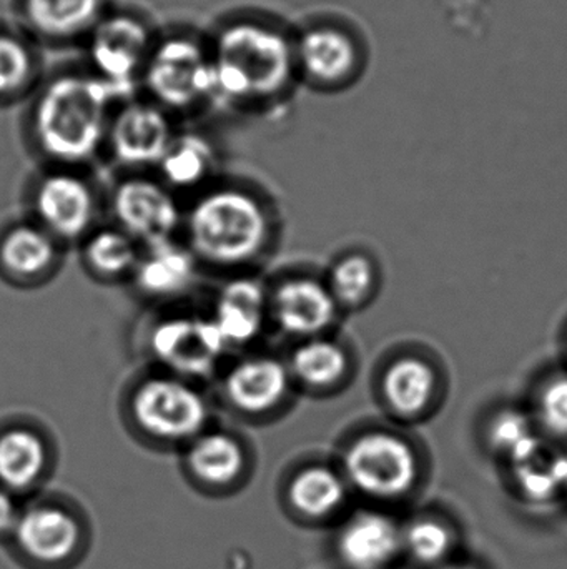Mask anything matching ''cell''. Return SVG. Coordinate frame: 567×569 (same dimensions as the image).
<instances>
[{
  "instance_id": "6",
  "label": "cell",
  "mask_w": 567,
  "mask_h": 569,
  "mask_svg": "<svg viewBox=\"0 0 567 569\" xmlns=\"http://www.w3.org/2000/svg\"><path fill=\"white\" fill-rule=\"evenodd\" d=\"M146 350L163 373L199 385L219 377L230 355L212 318L192 311L159 318L146 333Z\"/></svg>"
},
{
  "instance_id": "23",
  "label": "cell",
  "mask_w": 567,
  "mask_h": 569,
  "mask_svg": "<svg viewBox=\"0 0 567 569\" xmlns=\"http://www.w3.org/2000/svg\"><path fill=\"white\" fill-rule=\"evenodd\" d=\"M50 445L29 425H13L0 431V487L13 495L27 493L49 473Z\"/></svg>"
},
{
  "instance_id": "11",
  "label": "cell",
  "mask_w": 567,
  "mask_h": 569,
  "mask_svg": "<svg viewBox=\"0 0 567 569\" xmlns=\"http://www.w3.org/2000/svg\"><path fill=\"white\" fill-rule=\"evenodd\" d=\"M342 313L323 277L290 273L269 284L270 327L295 343L332 335Z\"/></svg>"
},
{
  "instance_id": "4",
  "label": "cell",
  "mask_w": 567,
  "mask_h": 569,
  "mask_svg": "<svg viewBox=\"0 0 567 569\" xmlns=\"http://www.w3.org/2000/svg\"><path fill=\"white\" fill-rule=\"evenodd\" d=\"M125 413L140 437L162 447H186L212 420L209 398L199 383L160 370L132 385Z\"/></svg>"
},
{
  "instance_id": "16",
  "label": "cell",
  "mask_w": 567,
  "mask_h": 569,
  "mask_svg": "<svg viewBox=\"0 0 567 569\" xmlns=\"http://www.w3.org/2000/svg\"><path fill=\"white\" fill-rule=\"evenodd\" d=\"M175 133L165 109L149 102L126 103L109 123L107 142L113 159L130 170L159 167Z\"/></svg>"
},
{
  "instance_id": "12",
  "label": "cell",
  "mask_w": 567,
  "mask_h": 569,
  "mask_svg": "<svg viewBox=\"0 0 567 569\" xmlns=\"http://www.w3.org/2000/svg\"><path fill=\"white\" fill-rule=\"evenodd\" d=\"M296 67L316 86L343 89L352 86L368 66V42L355 27L320 23L300 37Z\"/></svg>"
},
{
  "instance_id": "22",
  "label": "cell",
  "mask_w": 567,
  "mask_h": 569,
  "mask_svg": "<svg viewBox=\"0 0 567 569\" xmlns=\"http://www.w3.org/2000/svg\"><path fill=\"white\" fill-rule=\"evenodd\" d=\"M60 253L62 243L39 223H17L0 239V269L19 283L43 282L59 267Z\"/></svg>"
},
{
  "instance_id": "27",
  "label": "cell",
  "mask_w": 567,
  "mask_h": 569,
  "mask_svg": "<svg viewBox=\"0 0 567 569\" xmlns=\"http://www.w3.org/2000/svg\"><path fill=\"white\" fill-rule=\"evenodd\" d=\"M342 311L362 310L375 300L379 290V270L363 252L338 257L323 277Z\"/></svg>"
},
{
  "instance_id": "32",
  "label": "cell",
  "mask_w": 567,
  "mask_h": 569,
  "mask_svg": "<svg viewBox=\"0 0 567 569\" xmlns=\"http://www.w3.org/2000/svg\"><path fill=\"white\" fill-rule=\"evenodd\" d=\"M32 69L29 49L13 37L0 36V96L22 89Z\"/></svg>"
},
{
  "instance_id": "19",
  "label": "cell",
  "mask_w": 567,
  "mask_h": 569,
  "mask_svg": "<svg viewBox=\"0 0 567 569\" xmlns=\"http://www.w3.org/2000/svg\"><path fill=\"white\" fill-rule=\"evenodd\" d=\"M200 262L186 243L176 239L143 247L132 279L135 290L153 301L185 297L199 279Z\"/></svg>"
},
{
  "instance_id": "7",
  "label": "cell",
  "mask_w": 567,
  "mask_h": 569,
  "mask_svg": "<svg viewBox=\"0 0 567 569\" xmlns=\"http://www.w3.org/2000/svg\"><path fill=\"white\" fill-rule=\"evenodd\" d=\"M219 377L226 407L250 421L275 417L285 410L296 390L285 358L266 351L236 358Z\"/></svg>"
},
{
  "instance_id": "13",
  "label": "cell",
  "mask_w": 567,
  "mask_h": 569,
  "mask_svg": "<svg viewBox=\"0 0 567 569\" xmlns=\"http://www.w3.org/2000/svg\"><path fill=\"white\" fill-rule=\"evenodd\" d=\"M149 29L135 17L113 16L100 19L90 32L89 56L99 79L129 93L136 73L143 72L153 50Z\"/></svg>"
},
{
  "instance_id": "10",
  "label": "cell",
  "mask_w": 567,
  "mask_h": 569,
  "mask_svg": "<svg viewBox=\"0 0 567 569\" xmlns=\"http://www.w3.org/2000/svg\"><path fill=\"white\" fill-rule=\"evenodd\" d=\"M32 212L43 230L60 243L83 240L95 229L99 200L92 183L73 169L43 173L32 190Z\"/></svg>"
},
{
  "instance_id": "18",
  "label": "cell",
  "mask_w": 567,
  "mask_h": 569,
  "mask_svg": "<svg viewBox=\"0 0 567 569\" xmlns=\"http://www.w3.org/2000/svg\"><path fill=\"white\" fill-rule=\"evenodd\" d=\"M186 473L206 490H230L249 471V448L239 435L219 428H206L183 447Z\"/></svg>"
},
{
  "instance_id": "8",
  "label": "cell",
  "mask_w": 567,
  "mask_h": 569,
  "mask_svg": "<svg viewBox=\"0 0 567 569\" xmlns=\"http://www.w3.org/2000/svg\"><path fill=\"white\" fill-rule=\"evenodd\" d=\"M143 76L162 109L185 110L213 97L212 56L186 37L153 47Z\"/></svg>"
},
{
  "instance_id": "17",
  "label": "cell",
  "mask_w": 567,
  "mask_h": 569,
  "mask_svg": "<svg viewBox=\"0 0 567 569\" xmlns=\"http://www.w3.org/2000/svg\"><path fill=\"white\" fill-rule=\"evenodd\" d=\"M209 317L230 353L252 347L270 327L269 284L259 277L236 272L220 284Z\"/></svg>"
},
{
  "instance_id": "21",
  "label": "cell",
  "mask_w": 567,
  "mask_h": 569,
  "mask_svg": "<svg viewBox=\"0 0 567 569\" xmlns=\"http://www.w3.org/2000/svg\"><path fill=\"white\" fill-rule=\"evenodd\" d=\"M402 550V528L379 511L356 513L336 538L340 560L348 569H385Z\"/></svg>"
},
{
  "instance_id": "9",
  "label": "cell",
  "mask_w": 567,
  "mask_h": 569,
  "mask_svg": "<svg viewBox=\"0 0 567 569\" xmlns=\"http://www.w3.org/2000/svg\"><path fill=\"white\" fill-rule=\"evenodd\" d=\"M110 209L115 227L142 249L175 239L185 216L173 190L160 179L143 176L120 180L112 190Z\"/></svg>"
},
{
  "instance_id": "28",
  "label": "cell",
  "mask_w": 567,
  "mask_h": 569,
  "mask_svg": "<svg viewBox=\"0 0 567 569\" xmlns=\"http://www.w3.org/2000/svg\"><path fill=\"white\" fill-rule=\"evenodd\" d=\"M103 0H26L30 23L43 36L69 39L92 32L102 19Z\"/></svg>"
},
{
  "instance_id": "34",
  "label": "cell",
  "mask_w": 567,
  "mask_h": 569,
  "mask_svg": "<svg viewBox=\"0 0 567 569\" xmlns=\"http://www.w3.org/2000/svg\"><path fill=\"white\" fill-rule=\"evenodd\" d=\"M561 480H563V488L567 490V453L565 457H561Z\"/></svg>"
},
{
  "instance_id": "14",
  "label": "cell",
  "mask_w": 567,
  "mask_h": 569,
  "mask_svg": "<svg viewBox=\"0 0 567 569\" xmlns=\"http://www.w3.org/2000/svg\"><path fill=\"white\" fill-rule=\"evenodd\" d=\"M443 390L445 381L438 367L418 353L398 355L379 375L383 408L403 423L428 420L439 407Z\"/></svg>"
},
{
  "instance_id": "25",
  "label": "cell",
  "mask_w": 567,
  "mask_h": 569,
  "mask_svg": "<svg viewBox=\"0 0 567 569\" xmlns=\"http://www.w3.org/2000/svg\"><path fill=\"white\" fill-rule=\"evenodd\" d=\"M142 247L119 227L93 229L82 240V262L90 276L103 282L130 279Z\"/></svg>"
},
{
  "instance_id": "33",
  "label": "cell",
  "mask_w": 567,
  "mask_h": 569,
  "mask_svg": "<svg viewBox=\"0 0 567 569\" xmlns=\"http://www.w3.org/2000/svg\"><path fill=\"white\" fill-rule=\"evenodd\" d=\"M22 510L23 508H20L19 500H17V495L0 487V541H10Z\"/></svg>"
},
{
  "instance_id": "31",
  "label": "cell",
  "mask_w": 567,
  "mask_h": 569,
  "mask_svg": "<svg viewBox=\"0 0 567 569\" xmlns=\"http://www.w3.org/2000/svg\"><path fill=\"white\" fill-rule=\"evenodd\" d=\"M536 427L549 437L567 438V373L553 375L539 387L535 401Z\"/></svg>"
},
{
  "instance_id": "15",
  "label": "cell",
  "mask_w": 567,
  "mask_h": 569,
  "mask_svg": "<svg viewBox=\"0 0 567 569\" xmlns=\"http://www.w3.org/2000/svg\"><path fill=\"white\" fill-rule=\"evenodd\" d=\"M10 541L30 563L59 568L79 553L83 530L72 511L55 503H39L23 508Z\"/></svg>"
},
{
  "instance_id": "26",
  "label": "cell",
  "mask_w": 567,
  "mask_h": 569,
  "mask_svg": "<svg viewBox=\"0 0 567 569\" xmlns=\"http://www.w3.org/2000/svg\"><path fill=\"white\" fill-rule=\"evenodd\" d=\"M156 169L160 180L173 192L203 190L215 169V150L203 137H175Z\"/></svg>"
},
{
  "instance_id": "5",
  "label": "cell",
  "mask_w": 567,
  "mask_h": 569,
  "mask_svg": "<svg viewBox=\"0 0 567 569\" xmlns=\"http://www.w3.org/2000/svg\"><path fill=\"white\" fill-rule=\"evenodd\" d=\"M342 471L348 487L375 500L405 497L419 480L415 445L395 430L372 428L343 448Z\"/></svg>"
},
{
  "instance_id": "1",
  "label": "cell",
  "mask_w": 567,
  "mask_h": 569,
  "mask_svg": "<svg viewBox=\"0 0 567 569\" xmlns=\"http://www.w3.org/2000/svg\"><path fill=\"white\" fill-rule=\"evenodd\" d=\"M186 247L200 266L243 272L273 243L272 207L255 190L236 183L203 189L183 216Z\"/></svg>"
},
{
  "instance_id": "29",
  "label": "cell",
  "mask_w": 567,
  "mask_h": 569,
  "mask_svg": "<svg viewBox=\"0 0 567 569\" xmlns=\"http://www.w3.org/2000/svg\"><path fill=\"white\" fill-rule=\"evenodd\" d=\"M536 423L519 411H499L489 425V445L515 465L539 453Z\"/></svg>"
},
{
  "instance_id": "3",
  "label": "cell",
  "mask_w": 567,
  "mask_h": 569,
  "mask_svg": "<svg viewBox=\"0 0 567 569\" xmlns=\"http://www.w3.org/2000/svg\"><path fill=\"white\" fill-rule=\"evenodd\" d=\"M212 67L213 97L230 102L270 99L292 80L295 47L272 27L239 22L216 40Z\"/></svg>"
},
{
  "instance_id": "24",
  "label": "cell",
  "mask_w": 567,
  "mask_h": 569,
  "mask_svg": "<svg viewBox=\"0 0 567 569\" xmlns=\"http://www.w3.org/2000/svg\"><path fill=\"white\" fill-rule=\"evenodd\" d=\"M348 488L342 471L336 468L323 463L305 465L290 477L286 500L302 517L322 520L342 510Z\"/></svg>"
},
{
  "instance_id": "30",
  "label": "cell",
  "mask_w": 567,
  "mask_h": 569,
  "mask_svg": "<svg viewBox=\"0 0 567 569\" xmlns=\"http://www.w3.org/2000/svg\"><path fill=\"white\" fill-rule=\"evenodd\" d=\"M452 548V530L435 518H419L403 530V550L418 563H439L448 557Z\"/></svg>"
},
{
  "instance_id": "20",
  "label": "cell",
  "mask_w": 567,
  "mask_h": 569,
  "mask_svg": "<svg viewBox=\"0 0 567 569\" xmlns=\"http://www.w3.org/2000/svg\"><path fill=\"white\" fill-rule=\"evenodd\" d=\"M285 360L296 390L310 395L338 393L353 377L352 353L333 335L296 341Z\"/></svg>"
},
{
  "instance_id": "2",
  "label": "cell",
  "mask_w": 567,
  "mask_h": 569,
  "mask_svg": "<svg viewBox=\"0 0 567 569\" xmlns=\"http://www.w3.org/2000/svg\"><path fill=\"white\" fill-rule=\"evenodd\" d=\"M120 97L99 77L62 76L49 83L33 112V139L57 167L83 166L109 132V107Z\"/></svg>"
},
{
  "instance_id": "35",
  "label": "cell",
  "mask_w": 567,
  "mask_h": 569,
  "mask_svg": "<svg viewBox=\"0 0 567 569\" xmlns=\"http://www.w3.org/2000/svg\"><path fill=\"white\" fill-rule=\"evenodd\" d=\"M445 569H473V568H468V567H449V568H445Z\"/></svg>"
}]
</instances>
